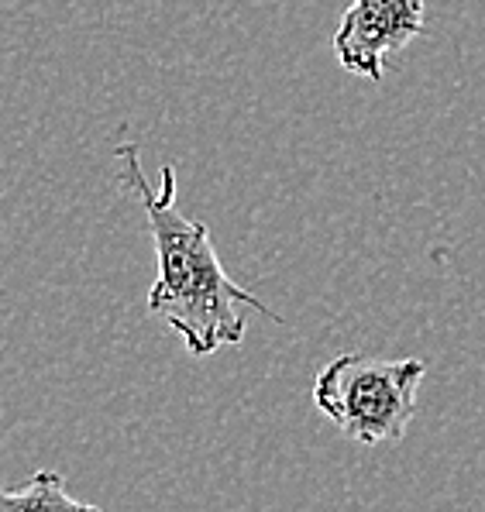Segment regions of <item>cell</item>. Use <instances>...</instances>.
Segmentation results:
<instances>
[{"mask_svg": "<svg viewBox=\"0 0 485 512\" xmlns=\"http://www.w3.org/2000/svg\"><path fill=\"white\" fill-rule=\"evenodd\" d=\"M117 165H121L124 186L138 193L152 227L155 258H159V279L148 289V313L162 317L183 337L190 354H214L245 341V317L238 306L265 313L276 324H286L276 310L262 303L255 293L241 289L224 272L214 244H210L207 224L186 217L176 207V169L162 165V186L155 193L148 186L138 145H117Z\"/></svg>", "mask_w": 485, "mask_h": 512, "instance_id": "1", "label": "cell"}, {"mask_svg": "<svg viewBox=\"0 0 485 512\" xmlns=\"http://www.w3.org/2000/svg\"><path fill=\"white\" fill-rule=\"evenodd\" d=\"M427 375L420 358L386 361L375 354L348 351L320 368L314 406L358 444L403 440L417 416V389Z\"/></svg>", "mask_w": 485, "mask_h": 512, "instance_id": "2", "label": "cell"}, {"mask_svg": "<svg viewBox=\"0 0 485 512\" xmlns=\"http://www.w3.org/2000/svg\"><path fill=\"white\" fill-rule=\"evenodd\" d=\"M424 0H351L334 31V55L348 73L382 80L386 62L424 35Z\"/></svg>", "mask_w": 485, "mask_h": 512, "instance_id": "3", "label": "cell"}, {"mask_svg": "<svg viewBox=\"0 0 485 512\" xmlns=\"http://www.w3.org/2000/svg\"><path fill=\"white\" fill-rule=\"evenodd\" d=\"M0 509H93L66 492L56 471H38L21 488H0Z\"/></svg>", "mask_w": 485, "mask_h": 512, "instance_id": "4", "label": "cell"}]
</instances>
